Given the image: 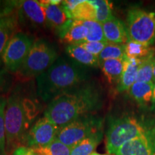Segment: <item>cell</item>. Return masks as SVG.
Masks as SVG:
<instances>
[{"mask_svg":"<svg viewBox=\"0 0 155 155\" xmlns=\"http://www.w3.org/2000/svg\"><path fill=\"white\" fill-rule=\"evenodd\" d=\"M152 132H153V134H154V139H155V126H154V129H152Z\"/></svg>","mask_w":155,"mask_h":155,"instance_id":"obj_36","label":"cell"},{"mask_svg":"<svg viewBox=\"0 0 155 155\" xmlns=\"http://www.w3.org/2000/svg\"><path fill=\"white\" fill-rule=\"evenodd\" d=\"M124 59L107 60L101 63L100 67L101 68L103 73L111 86H117L119 84L123 73Z\"/></svg>","mask_w":155,"mask_h":155,"instance_id":"obj_19","label":"cell"},{"mask_svg":"<svg viewBox=\"0 0 155 155\" xmlns=\"http://www.w3.org/2000/svg\"><path fill=\"white\" fill-rule=\"evenodd\" d=\"M13 77L12 73L6 70L4 66L0 65V97L5 96L12 88Z\"/></svg>","mask_w":155,"mask_h":155,"instance_id":"obj_29","label":"cell"},{"mask_svg":"<svg viewBox=\"0 0 155 155\" xmlns=\"http://www.w3.org/2000/svg\"><path fill=\"white\" fill-rule=\"evenodd\" d=\"M125 54L127 58L143 60L150 55H155V49L152 46L129 40L124 45Z\"/></svg>","mask_w":155,"mask_h":155,"instance_id":"obj_21","label":"cell"},{"mask_svg":"<svg viewBox=\"0 0 155 155\" xmlns=\"http://www.w3.org/2000/svg\"><path fill=\"white\" fill-rule=\"evenodd\" d=\"M18 19L17 14L11 13L9 15L0 16V59L7 44L12 37L17 33Z\"/></svg>","mask_w":155,"mask_h":155,"instance_id":"obj_14","label":"cell"},{"mask_svg":"<svg viewBox=\"0 0 155 155\" xmlns=\"http://www.w3.org/2000/svg\"><path fill=\"white\" fill-rule=\"evenodd\" d=\"M141 62V60L125 58L123 73L119 84L116 86V90L118 92L122 93L126 91H129L136 82V78Z\"/></svg>","mask_w":155,"mask_h":155,"instance_id":"obj_16","label":"cell"},{"mask_svg":"<svg viewBox=\"0 0 155 155\" xmlns=\"http://www.w3.org/2000/svg\"><path fill=\"white\" fill-rule=\"evenodd\" d=\"M23 83L14 85L9 92L5 108L6 150L7 154L15 149L25 146L30 127L22 104Z\"/></svg>","mask_w":155,"mask_h":155,"instance_id":"obj_3","label":"cell"},{"mask_svg":"<svg viewBox=\"0 0 155 155\" xmlns=\"http://www.w3.org/2000/svg\"><path fill=\"white\" fill-rule=\"evenodd\" d=\"M17 19L18 22L32 28H43L47 25L44 7L40 2L34 0L19 2Z\"/></svg>","mask_w":155,"mask_h":155,"instance_id":"obj_10","label":"cell"},{"mask_svg":"<svg viewBox=\"0 0 155 155\" xmlns=\"http://www.w3.org/2000/svg\"><path fill=\"white\" fill-rule=\"evenodd\" d=\"M34 39L24 32H17L7 44L2 61L4 67L10 73H18L26 59Z\"/></svg>","mask_w":155,"mask_h":155,"instance_id":"obj_8","label":"cell"},{"mask_svg":"<svg viewBox=\"0 0 155 155\" xmlns=\"http://www.w3.org/2000/svg\"><path fill=\"white\" fill-rule=\"evenodd\" d=\"M153 81L155 83V56L154 58V67H153Z\"/></svg>","mask_w":155,"mask_h":155,"instance_id":"obj_34","label":"cell"},{"mask_svg":"<svg viewBox=\"0 0 155 155\" xmlns=\"http://www.w3.org/2000/svg\"><path fill=\"white\" fill-rule=\"evenodd\" d=\"M103 119L95 114H88L59 128L56 139L68 147L73 148L80 141L103 130Z\"/></svg>","mask_w":155,"mask_h":155,"instance_id":"obj_6","label":"cell"},{"mask_svg":"<svg viewBox=\"0 0 155 155\" xmlns=\"http://www.w3.org/2000/svg\"><path fill=\"white\" fill-rule=\"evenodd\" d=\"M82 1L80 0H68V1L62 2V7L68 17V18L71 19V15L72 12L74 10V9L80 4Z\"/></svg>","mask_w":155,"mask_h":155,"instance_id":"obj_31","label":"cell"},{"mask_svg":"<svg viewBox=\"0 0 155 155\" xmlns=\"http://www.w3.org/2000/svg\"><path fill=\"white\" fill-rule=\"evenodd\" d=\"M91 2L96 9V21L104 23L113 17L112 15V4L106 0H94Z\"/></svg>","mask_w":155,"mask_h":155,"instance_id":"obj_26","label":"cell"},{"mask_svg":"<svg viewBox=\"0 0 155 155\" xmlns=\"http://www.w3.org/2000/svg\"><path fill=\"white\" fill-rule=\"evenodd\" d=\"M91 155H111V154H99V153H97V152H94L92 153Z\"/></svg>","mask_w":155,"mask_h":155,"instance_id":"obj_35","label":"cell"},{"mask_svg":"<svg viewBox=\"0 0 155 155\" xmlns=\"http://www.w3.org/2000/svg\"><path fill=\"white\" fill-rule=\"evenodd\" d=\"M7 98L0 97V155H8L6 150V131L5 114Z\"/></svg>","mask_w":155,"mask_h":155,"instance_id":"obj_28","label":"cell"},{"mask_svg":"<svg viewBox=\"0 0 155 155\" xmlns=\"http://www.w3.org/2000/svg\"><path fill=\"white\" fill-rule=\"evenodd\" d=\"M104 131H99L89 136L72 148L71 155H91L101 142Z\"/></svg>","mask_w":155,"mask_h":155,"instance_id":"obj_20","label":"cell"},{"mask_svg":"<svg viewBox=\"0 0 155 155\" xmlns=\"http://www.w3.org/2000/svg\"><path fill=\"white\" fill-rule=\"evenodd\" d=\"M59 127L45 116L37 120L27 134L25 146L32 147H45L56 139Z\"/></svg>","mask_w":155,"mask_h":155,"instance_id":"obj_9","label":"cell"},{"mask_svg":"<svg viewBox=\"0 0 155 155\" xmlns=\"http://www.w3.org/2000/svg\"><path fill=\"white\" fill-rule=\"evenodd\" d=\"M129 40L152 46L155 43V13L131 8L127 17Z\"/></svg>","mask_w":155,"mask_h":155,"instance_id":"obj_7","label":"cell"},{"mask_svg":"<svg viewBox=\"0 0 155 155\" xmlns=\"http://www.w3.org/2000/svg\"><path fill=\"white\" fill-rule=\"evenodd\" d=\"M88 29V35L86 42H107L104 36L101 23L96 20L83 21Z\"/></svg>","mask_w":155,"mask_h":155,"instance_id":"obj_27","label":"cell"},{"mask_svg":"<svg viewBox=\"0 0 155 155\" xmlns=\"http://www.w3.org/2000/svg\"><path fill=\"white\" fill-rule=\"evenodd\" d=\"M34 150L38 155H71L72 149L55 139L47 146L35 147Z\"/></svg>","mask_w":155,"mask_h":155,"instance_id":"obj_23","label":"cell"},{"mask_svg":"<svg viewBox=\"0 0 155 155\" xmlns=\"http://www.w3.org/2000/svg\"><path fill=\"white\" fill-rule=\"evenodd\" d=\"M65 51L68 57L84 66L96 68L101 65L98 57L90 53L79 45H68L65 48Z\"/></svg>","mask_w":155,"mask_h":155,"instance_id":"obj_17","label":"cell"},{"mask_svg":"<svg viewBox=\"0 0 155 155\" xmlns=\"http://www.w3.org/2000/svg\"><path fill=\"white\" fill-rule=\"evenodd\" d=\"M114 155H155V139L152 130L126 142Z\"/></svg>","mask_w":155,"mask_h":155,"instance_id":"obj_11","label":"cell"},{"mask_svg":"<svg viewBox=\"0 0 155 155\" xmlns=\"http://www.w3.org/2000/svg\"><path fill=\"white\" fill-rule=\"evenodd\" d=\"M90 68L77 63L68 56L58 57L55 63L36 78V91L45 102L91 80Z\"/></svg>","mask_w":155,"mask_h":155,"instance_id":"obj_2","label":"cell"},{"mask_svg":"<svg viewBox=\"0 0 155 155\" xmlns=\"http://www.w3.org/2000/svg\"><path fill=\"white\" fill-rule=\"evenodd\" d=\"M58 58L55 46L44 39L34 42L26 59L17 73L24 81L38 77L49 68Z\"/></svg>","mask_w":155,"mask_h":155,"instance_id":"obj_5","label":"cell"},{"mask_svg":"<svg viewBox=\"0 0 155 155\" xmlns=\"http://www.w3.org/2000/svg\"><path fill=\"white\" fill-rule=\"evenodd\" d=\"M126 58L124 45L107 42L98 55L100 63L111 59H124Z\"/></svg>","mask_w":155,"mask_h":155,"instance_id":"obj_24","label":"cell"},{"mask_svg":"<svg viewBox=\"0 0 155 155\" xmlns=\"http://www.w3.org/2000/svg\"><path fill=\"white\" fill-rule=\"evenodd\" d=\"M102 26L108 42L125 45L129 40L127 27L122 21L115 17L103 23Z\"/></svg>","mask_w":155,"mask_h":155,"instance_id":"obj_13","label":"cell"},{"mask_svg":"<svg viewBox=\"0 0 155 155\" xmlns=\"http://www.w3.org/2000/svg\"></svg>","mask_w":155,"mask_h":155,"instance_id":"obj_37","label":"cell"},{"mask_svg":"<svg viewBox=\"0 0 155 155\" xmlns=\"http://www.w3.org/2000/svg\"><path fill=\"white\" fill-rule=\"evenodd\" d=\"M155 55H150L141 60L138 72L136 78V82L154 83L153 81V67Z\"/></svg>","mask_w":155,"mask_h":155,"instance_id":"obj_25","label":"cell"},{"mask_svg":"<svg viewBox=\"0 0 155 155\" xmlns=\"http://www.w3.org/2000/svg\"><path fill=\"white\" fill-rule=\"evenodd\" d=\"M57 33L62 42L68 45H80L86 41L88 29L83 21L69 19Z\"/></svg>","mask_w":155,"mask_h":155,"instance_id":"obj_12","label":"cell"},{"mask_svg":"<svg viewBox=\"0 0 155 155\" xmlns=\"http://www.w3.org/2000/svg\"><path fill=\"white\" fill-rule=\"evenodd\" d=\"M154 83L135 82L129 88L131 98L141 106H147L152 103L154 91Z\"/></svg>","mask_w":155,"mask_h":155,"instance_id":"obj_18","label":"cell"},{"mask_svg":"<svg viewBox=\"0 0 155 155\" xmlns=\"http://www.w3.org/2000/svg\"><path fill=\"white\" fill-rule=\"evenodd\" d=\"M152 108L155 109V83L154 86V91H153V97H152Z\"/></svg>","mask_w":155,"mask_h":155,"instance_id":"obj_33","label":"cell"},{"mask_svg":"<svg viewBox=\"0 0 155 155\" xmlns=\"http://www.w3.org/2000/svg\"><path fill=\"white\" fill-rule=\"evenodd\" d=\"M152 131L147 124L134 116L123 115L108 119L106 132V149L109 154H115L127 141Z\"/></svg>","mask_w":155,"mask_h":155,"instance_id":"obj_4","label":"cell"},{"mask_svg":"<svg viewBox=\"0 0 155 155\" xmlns=\"http://www.w3.org/2000/svg\"><path fill=\"white\" fill-rule=\"evenodd\" d=\"M96 9L91 1H82L72 12L71 19L78 21L96 20Z\"/></svg>","mask_w":155,"mask_h":155,"instance_id":"obj_22","label":"cell"},{"mask_svg":"<svg viewBox=\"0 0 155 155\" xmlns=\"http://www.w3.org/2000/svg\"><path fill=\"white\" fill-rule=\"evenodd\" d=\"M44 7L47 25L56 31L59 30L69 20L68 17L61 5H53L50 1H40Z\"/></svg>","mask_w":155,"mask_h":155,"instance_id":"obj_15","label":"cell"},{"mask_svg":"<svg viewBox=\"0 0 155 155\" xmlns=\"http://www.w3.org/2000/svg\"><path fill=\"white\" fill-rule=\"evenodd\" d=\"M108 42H84L79 45L85 50L98 57L99 54L105 48Z\"/></svg>","mask_w":155,"mask_h":155,"instance_id":"obj_30","label":"cell"},{"mask_svg":"<svg viewBox=\"0 0 155 155\" xmlns=\"http://www.w3.org/2000/svg\"><path fill=\"white\" fill-rule=\"evenodd\" d=\"M12 155H38V154L32 147L20 146L13 151Z\"/></svg>","mask_w":155,"mask_h":155,"instance_id":"obj_32","label":"cell"},{"mask_svg":"<svg viewBox=\"0 0 155 155\" xmlns=\"http://www.w3.org/2000/svg\"><path fill=\"white\" fill-rule=\"evenodd\" d=\"M103 104L101 88L96 81L90 80L52 100L44 115L61 128L81 116L98 111Z\"/></svg>","mask_w":155,"mask_h":155,"instance_id":"obj_1","label":"cell"}]
</instances>
